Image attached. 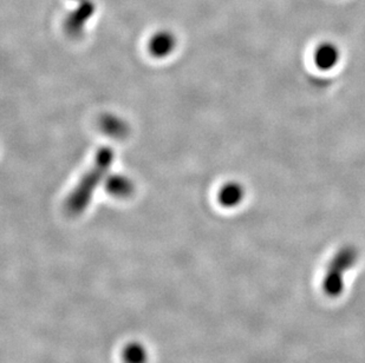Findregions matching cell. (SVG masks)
<instances>
[{
    "label": "cell",
    "instance_id": "cell-1",
    "mask_svg": "<svg viewBox=\"0 0 365 363\" xmlns=\"http://www.w3.org/2000/svg\"><path fill=\"white\" fill-rule=\"evenodd\" d=\"M356 258L357 254L352 247L343 248L334 255L325 276L324 285L329 295L337 294L343 285L344 271L355 264Z\"/></svg>",
    "mask_w": 365,
    "mask_h": 363
},
{
    "label": "cell",
    "instance_id": "cell-2",
    "mask_svg": "<svg viewBox=\"0 0 365 363\" xmlns=\"http://www.w3.org/2000/svg\"><path fill=\"white\" fill-rule=\"evenodd\" d=\"M314 64L322 71H329L337 65L341 59V51L334 43L318 45L314 55Z\"/></svg>",
    "mask_w": 365,
    "mask_h": 363
},
{
    "label": "cell",
    "instance_id": "cell-3",
    "mask_svg": "<svg viewBox=\"0 0 365 363\" xmlns=\"http://www.w3.org/2000/svg\"><path fill=\"white\" fill-rule=\"evenodd\" d=\"M138 355H145V352L141 348L133 346L130 349H128L127 352V360L130 363H142L141 357H138Z\"/></svg>",
    "mask_w": 365,
    "mask_h": 363
}]
</instances>
